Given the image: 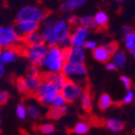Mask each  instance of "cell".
Segmentation results:
<instances>
[{
    "mask_svg": "<svg viewBox=\"0 0 135 135\" xmlns=\"http://www.w3.org/2000/svg\"><path fill=\"white\" fill-rule=\"evenodd\" d=\"M65 62V50L61 49L59 45L49 46L40 65L42 76L45 74L61 73Z\"/></svg>",
    "mask_w": 135,
    "mask_h": 135,
    "instance_id": "1",
    "label": "cell"
},
{
    "mask_svg": "<svg viewBox=\"0 0 135 135\" xmlns=\"http://www.w3.org/2000/svg\"><path fill=\"white\" fill-rule=\"evenodd\" d=\"M23 42V38L16 31L14 26L0 27V49L16 47Z\"/></svg>",
    "mask_w": 135,
    "mask_h": 135,
    "instance_id": "2",
    "label": "cell"
},
{
    "mask_svg": "<svg viewBox=\"0 0 135 135\" xmlns=\"http://www.w3.org/2000/svg\"><path fill=\"white\" fill-rule=\"evenodd\" d=\"M46 17V13L43 9L35 5L23 6L16 14L17 21H30L41 24Z\"/></svg>",
    "mask_w": 135,
    "mask_h": 135,
    "instance_id": "3",
    "label": "cell"
},
{
    "mask_svg": "<svg viewBox=\"0 0 135 135\" xmlns=\"http://www.w3.org/2000/svg\"><path fill=\"white\" fill-rule=\"evenodd\" d=\"M59 93H60V91L57 89V87L51 81L43 79L35 97H37V99L41 103L45 104L46 106H49Z\"/></svg>",
    "mask_w": 135,
    "mask_h": 135,
    "instance_id": "4",
    "label": "cell"
},
{
    "mask_svg": "<svg viewBox=\"0 0 135 135\" xmlns=\"http://www.w3.org/2000/svg\"><path fill=\"white\" fill-rule=\"evenodd\" d=\"M84 92L85 91H84V88L81 83L67 79V81L63 85L62 89L60 93L64 97L67 103H74L77 100L80 99L81 95H83Z\"/></svg>",
    "mask_w": 135,
    "mask_h": 135,
    "instance_id": "5",
    "label": "cell"
},
{
    "mask_svg": "<svg viewBox=\"0 0 135 135\" xmlns=\"http://www.w3.org/2000/svg\"><path fill=\"white\" fill-rule=\"evenodd\" d=\"M48 46L45 44L36 45H28L25 46L24 54L27 57V61L31 63V65L40 67L41 62L43 61L44 57L47 52Z\"/></svg>",
    "mask_w": 135,
    "mask_h": 135,
    "instance_id": "6",
    "label": "cell"
},
{
    "mask_svg": "<svg viewBox=\"0 0 135 135\" xmlns=\"http://www.w3.org/2000/svg\"><path fill=\"white\" fill-rule=\"evenodd\" d=\"M61 74L67 79L74 80L80 83L81 80H84L87 76V68L84 64L74 65L71 63L65 62L61 70Z\"/></svg>",
    "mask_w": 135,
    "mask_h": 135,
    "instance_id": "7",
    "label": "cell"
},
{
    "mask_svg": "<svg viewBox=\"0 0 135 135\" xmlns=\"http://www.w3.org/2000/svg\"><path fill=\"white\" fill-rule=\"evenodd\" d=\"M54 19L52 17H45L44 21L40 24V27L39 30L43 35L45 44L49 46H54V45H58L56 39L54 38L53 35V27H54Z\"/></svg>",
    "mask_w": 135,
    "mask_h": 135,
    "instance_id": "8",
    "label": "cell"
},
{
    "mask_svg": "<svg viewBox=\"0 0 135 135\" xmlns=\"http://www.w3.org/2000/svg\"><path fill=\"white\" fill-rule=\"evenodd\" d=\"M71 26L64 19H58L55 21L53 27V35L57 43H60L71 35Z\"/></svg>",
    "mask_w": 135,
    "mask_h": 135,
    "instance_id": "9",
    "label": "cell"
},
{
    "mask_svg": "<svg viewBox=\"0 0 135 135\" xmlns=\"http://www.w3.org/2000/svg\"><path fill=\"white\" fill-rule=\"evenodd\" d=\"M65 59L66 62L74 64V65L84 64L86 59L85 49L83 47L72 46L69 49L65 50Z\"/></svg>",
    "mask_w": 135,
    "mask_h": 135,
    "instance_id": "10",
    "label": "cell"
},
{
    "mask_svg": "<svg viewBox=\"0 0 135 135\" xmlns=\"http://www.w3.org/2000/svg\"><path fill=\"white\" fill-rule=\"evenodd\" d=\"M89 36V30L84 28L81 26L75 27L74 29L71 31V42H72V46H77V47H83L84 43L87 41Z\"/></svg>",
    "mask_w": 135,
    "mask_h": 135,
    "instance_id": "11",
    "label": "cell"
},
{
    "mask_svg": "<svg viewBox=\"0 0 135 135\" xmlns=\"http://www.w3.org/2000/svg\"><path fill=\"white\" fill-rule=\"evenodd\" d=\"M22 80L26 88V94L35 95L41 83H42V81H43V78L26 75L25 77L22 78Z\"/></svg>",
    "mask_w": 135,
    "mask_h": 135,
    "instance_id": "12",
    "label": "cell"
},
{
    "mask_svg": "<svg viewBox=\"0 0 135 135\" xmlns=\"http://www.w3.org/2000/svg\"><path fill=\"white\" fill-rule=\"evenodd\" d=\"M14 27H15L16 31L18 32L19 35L22 38H24V37L28 35V34L39 30L40 24L30 22V21H17Z\"/></svg>",
    "mask_w": 135,
    "mask_h": 135,
    "instance_id": "13",
    "label": "cell"
},
{
    "mask_svg": "<svg viewBox=\"0 0 135 135\" xmlns=\"http://www.w3.org/2000/svg\"><path fill=\"white\" fill-rule=\"evenodd\" d=\"M19 58V51L16 47H11L2 49L1 59L3 64H9L16 61Z\"/></svg>",
    "mask_w": 135,
    "mask_h": 135,
    "instance_id": "14",
    "label": "cell"
},
{
    "mask_svg": "<svg viewBox=\"0 0 135 135\" xmlns=\"http://www.w3.org/2000/svg\"><path fill=\"white\" fill-rule=\"evenodd\" d=\"M93 57L99 62H108L112 58V54L106 45H99L93 51Z\"/></svg>",
    "mask_w": 135,
    "mask_h": 135,
    "instance_id": "15",
    "label": "cell"
},
{
    "mask_svg": "<svg viewBox=\"0 0 135 135\" xmlns=\"http://www.w3.org/2000/svg\"><path fill=\"white\" fill-rule=\"evenodd\" d=\"M42 78H43V79H45V80L51 81L60 92L62 89L63 85L67 81V79L61 73H59V74H45L43 75Z\"/></svg>",
    "mask_w": 135,
    "mask_h": 135,
    "instance_id": "16",
    "label": "cell"
},
{
    "mask_svg": "<svg viewBox=\"0 0 135 135\" xmlns=\"http://www.w3.org/2000/svg\"><path fill=\"white\" fill-rule=\"evenodd\" d=\"M23 43L25 44L26 46H28V45H42V44H45V41H44L43 35L40 32V30H37L24 37Z\"/></svg>",
    "mask_w": 135,
    "mask_h": 135,
    "instance_id": "17",
    "label": "cell"
},
{
    "mask_svg": "<svg viewBox=\"0 0 135 135\" xmlns=\"http://www.w3.org/2000/svg\"><path fill=\"white\" fill-rule=\"evenodd\" d=\"M127 61H128L127 54L124 51H121V50H117L115 53L112 55V58H110V61H113L117 66V68H121L126 65Z\"/></svg>",
    "mask_w": 135,
    "mask_h": 135,
    "instance_id": "18",
    "label": "cell"
},
{
    "mask_svg": "<svg viewBox=\"0 0 135 135\" xmlns=\"http://www.w3.org/2000/svg\"><path fill=\"white\" fill-rule=\"evenodd\" d=\"M105 126L112 132H120L124 129V123L117 118H110L106 121Z\"/></svg>",
    "mask_w": 135,
    "mask_h": 135,
    "instance_id": "19",
    "label": "cell"
},
{
    "mask_svg": "<svg viewBox=\"0 0 135 135\" xmlns=\"http://www.w3.org/2000/svg\"><path fill=\"white\" fill-rule=\"evenodd\" d=\"M79 26L83 27L87 30H93V29H95L97 27L95 25L94 16L91 15H84L79 17Z\"/></svg>",
    "mask_w": 135,
    "mask_h": 135,
    "instance_id": "20",
    "label": "cell"
},
{
    "mask_svg": "<svg viewBox=\"0 0 135 135\" xmlns=\"http://www.w3.org/2000/svg\"><path fill=\"white\" fill-rule=\"evenodd\" d=\"M67 107H61V108H54V107H52V108L49 109L47 113V116L49 117L50 119H53V120H59L60 118H61L62 116L66 114L67 113Z\"/></svg>",
    "mask_w": 135,
    "mask_h": 135,
    "instance_id": "21",
    "label": "cell"
},
{
    "mask_svg": "<svg viewBox=\"0 0 135 135\" xmlns=\"http://www.w3.org/2000/svg\"><path fill=\"white\" fill-rule=\"evenodd\" d=\"M94 19H95L97 27H106L109 22L108 14H107L105 11H97V13L95 14V16H94Z\"/></svg>",
    "mask_w": 135,
    "mask_h": 135,
    "instance_id": "22",
    "label": "cell"
},
{
    "mask_svg": "<svg viewBox=\"0 0 135 135\" xmlns=\"http://www.w3.org/2000/svg\"><path fill=\"white\" fill-rule=\"evenodd\" d=\"M98 108L102 110H106L113 105V99L108 94H102L98 99Z\"/></svg>",
    "mask_w": 135,
    "mask_h": 135,
    "instance_id": "23",
    "label": "cell"
},
{
    "mask_svg": "<svg viewBox=\"0 0 135 135\" xmlns=\"http://www.w3.org/2000/svg\"><path fill=\"white\" fill-rule=\"evenodd\" d=\"M81 107L85 112H90L93 108V99L89 92H84L80 97Z\"/></svg>",
    "mask_w": 135,
    "mask_h": 135,
    "instance_id": "24",
    "label": "cell"
},
{
    "mask_svg": "<svg viewBox=\"0 0 135 135\" xmlns=\"http://www.w3.org/2000/svg\"><path fill=\"white\" fill-rule=\"evenodd\" d=\"M124 45L128 51L131 52L135 49V31L131 32L124 38Z\"/></svg>",
    "mask_w": 135,
    "mask_h": 135,
    "instance_id": "25",
    "label": "cell"
},
{
    "mask_svg": "<svg viewBox=\"0 0 135 135\" xmlns=\"http://www.w3.org/2000/svg\"><path fill=\"white\" fill-rule=\"evenodd\" d=\"M89 129H90V125L88 124L87 122L80 121L78 122L77 124L74 126L73 131L78 135H83L86 134L89 131Z\"/></svg>",
    "mask_w": 135,
    "mask_h": 135,
    "instance_id": "26",
    "label": "cell"
},
{
    "mask_svg": "<svg viewBox=\"0 0 135 135\" xmlns=\"http://www.w3.org/2000/svg\"><path fill=\"white\" fill-rule=\"evenodd\" d=\"M66 104H67V102L64 99V97L61 95V93H59L57 97L53 99V101L51 102L49 107L50 108H52V107H54V108H61V107H65Z\"/></svg>",
    "mask_w": 135,
    "mask_h": 135,
    "instance_id": "27",
    "label": "cell"
},
{
    "mask_svg": "<svg viewBox=\"0 0 135 135\" xmlns=\"http://www.w3.org/2000/svg\"><path fill=\"white\" fill-rule=\"evenodd\" d=\"M15 113H16V116L18 117V119L20 120H24L27 118V107L25 106L24 103H19L15 109Z\"/></svg>",
    "mask_w": 135,
    "mask_h": 135,
    "instance_id": "28",
    "label": "cell"
},
{
    "mask_svg": "<svg viewBox=\"0 0 135 135\" xmlns=\"http://www.w3.org/2000/svg\"><path fill=\"white\" fill-rule=\"evenodd\" d=\"M27 116H29L32 119H38L41 115L40 109L35 105H30V106L27 107Z\"/></svg>",
    "mask_w": 135,
    "mask_h": 135,
    "instance_id": "29",
    "label": "cell"
},
{
    "mask_svg": "<svg viewBox=\"0 0 135 135\" xmlns=\"http://www.w3.org/2000/svg\"><path fill=\"white\" fill-rule=\"evenodd\" d=\"M40 131L43 134H46V135H49L52 134V133H54L55 131H56V128H55V126L51 123H45V124H42L39 128Z\"/></svg>",
    "mask_w": 135,
    "mask_h": 135,
    "instance_id": "30",
    "label": "cell"
},
{
    "mask_svg": "<svg viewBox=\"0 0 135 135\" xmlns=\"http://www.w3.org/2000/svg\"><path fill=\"white\" fill-rule=\"evenodd\" d=\"M135 100V92L131 89V90H128L127 93L125 94V95L123 97V99H122V102L124 104H131Z\"/></svg>",
    "mask_w": 135,
    "mask_h": 135,
    "instance_id": "31",
    "label": "cell"
},
{
    "mask_svg": "<svg viewBox=\"0 0 135 135\" xmlns=\"http://www.w3.org/2000/svg\"><path fill=\"white\" fill-rule=\"evenodd\" d=\"M67 1L72 11L76 9H79V8H81L86 4L85 0H67Z\"/></svg>",
    "mask_w": 135,
    "mask_h": 135,
    "instance_id": "32",
    "label": "cell"
},
{
    "mask_svg": "<svg viewBox=\"0 0 135 135\" xmlns=\"http://www.w3.org/2000/svg\"><path fill=\"white\" fill-rule=\"evenodd\" d=\"M58 45L63 50H67V49H69L70 47H72L71 37L69 36V37H67L66 39H64V40H62L61 42H60V43L58 44Z\"/></svg>",
    "mask_w": 135,
    "mask_h": 135,
    "instance_id": "33",
    "label": "cell"
},
{
    "mask_svg": "<svg viewBox=\"0 0 135 135\" xmlns=\"http://www.w3.org/2000/svg\"><path fill=\"white\" fill-rule=\"evenodd\" d=\"M66 21L70 26H73L74 27L79 26V17H78L77 15H74V14H69L66 18Z\"/></svg>",
    "mask_w": 135,
    "mask_h": 135,
    "instance_id": "34",
    "label": "cell"
},
{
    "mask_svg": "<svg viewBox=\"0 0 135 135\" xmlns=\"http://www.w3.org/2000/svg\"><path fill=\"white\" fill-rule=\"evenodd\" d=\"M27 75L35 76V77H42V71H41L40 67L31 65L29 66L28 70H27Z\"/></svg>",
    "mask_w": 135,
    "mask_h": 135,
    "instance_id": "35",
    "label": "cell"
},
{
    "mask_svg": "<svg viewBox=\"0 0 135 135\" xmlns=\"http://www.w3.org/2000/svg\"><path fill=\"white\" fill-rule=\"evenodd\" d=\"M97 46H98V45H97V41H95V40H87L85 43H84L83 48H84V49H88V50H92V51H94V50H95Z\"/></svg>",
    "mask_w": 135,
    "mask_h": 135,
    "instance_id": "36",
    "label": "cell"
},
{
    "mask_svg": "<svg viewBox=\"0 0 135 135\" xmlns=\"http://www.w3.org/2000/svg\"><path fill=\"white\" fill-rule=\"evenodd\" d=\"M9 93L8 91H1L0 92V105H5L9 101Z\"/></svg>",
    "mask_w": 135,
    "mask_h": 135,
    "instance_id": "37",
    "label": "cell"
},
{
    "mask_svg": "<svg viewBox=\"0 0 135 135\" xmlns=\"http://www.w3.org/2000/svg\"><path fill=\"white\" fill-rule=\"evenodd\" d=\"M120 80H121L122 84L126 88L127 90H131V79L127 76H121L120 77Z\"/></svg>",
    "mask_w": 135,
    "mask_h": 135,
    "instance_id": "38",
    "label": "cell"
},
{
    "mask_svg": "<svg viewBox=\"0 0 135 135\" xmlns=\"http://www.w3.org/2000/svg\"><path fill=\"white\" fill-rule=\"evenodd\" d=\"M16 88L18 90L19 93L21 94H26V88L25 85H24V82H23L22 79H19L18 80L16 81Z\"/></svg>",
    "mask_w": 135,
    "mask_h": 135,
    "instance_id": "39",
    "label": "cell"
},
{
    "mask_svg": "<svg viewBox=\"0 0 135 135\" xmlns=\"http://www.w3.org/2000/svg\"><path fill=\"white\" fill-rule=\"evenodd\" d=\"M106 46H107V48L109 49V51L110 52V54H112V55H113V53H115V52L118 50V45H117L116 43H113V42L107 44Z\"/></svg>",
    "mask_w": 135,
    "mask_h": 135,
    "instance_id": "40",
    "label": "cell"
},
{
    "mask_svg": "<svg viewBox=\"0 0 135 135\" xmlns=\"http://www.w3.org/2000/svg\"><path fill=\"white\" fill-rule=\"evenodd\" d=\"M60 9L62 12H64V13H67V12H70V11H72L71 8H70L69 4H68V1H63L61 4V6H60Z\"/></svg>",
    "mask_w": 135,
    "mask_h": 135,
    "instance_id": "41",
    "label": "cell"
},
{
    "mask_svg": "<svg viewBox=\"0 0 135 135\" xmlns=\"http://www.w3.org/2000/svg\"><path fill=\"white\" fill-rule=\"evenodd\" d=\"M106 69L109 70V71H115V70H117L118 68H117V66L115 65L113 61H110L106 63Z\"/></svg>",
    "mask_w": 135,
    "mask_h": 135,
    "instance_id": "42",
    "label": "cell"
},
{
    "mask_svg": "<svg viewBox=\"0 0 135 135\" xmlns=\"http://www.w3.org/2000/svg\"><path fill=\"white\" fill-rule=\"evenodd\" d=\"M122 31H123V33H124V35L126 36V35H128V34H129L131 32H132V29H131V27H129V26L128 25H125L123 26V27H122Z\"/></svg>",
    "mask_w": 135,
    "mask_h": 135,
    "instance_id": "43",
    "label": "cell"
},
{
    "mask_svg": "<svg viewBox=\"0 0 135 135\" xmlns=\"http://www.w3.org/2000/svg\"><path fill=\"white\" fill-rule=\"evenodd\" d=\"M5 74V66L3 63H0V79L4 76Z\"/></svg>",
    "mask_w": 135,
    "mask_h": 135,
    "instance_id": "44",
    "label": "cell"
},
{
    "mask_svg": "<svg viewBox=\"0 0 135 135\" xmlns=\"http://www.w3.org/2000/svg\"><path fill=\"white\" fill-rule=\"evenodd\" d=\"M131 55H132V57H133V59H135V49L133 50L132 52H131Z\"/></svg>",
    "mask_w": 135,
    "mask_h": 135,
    "instance_id": "45",
    "label": "cell"
},
{
    "mask_svg": "<svg viewBox=\"0 0 135 135\" xmlns=\"http://www.w3.org/2000/svg\"><path fill=\"white\" fill-rule=\"evenodd\" d=\"M1 52H2V50L0 49V63H2V59H1Z\"/></svg>",
    "mask_w": 135,
    "mask_h": 135,
    "instance_id": "46",
    "label": "cell"
},
{
    "mask_svg": "<svg viewBox=\"0 0 135 135\" xmlns=\"http://www.w3.org/2000/svg\"><path fill=\"white\" fill-rule=\"evenodd\" d=\"M116 2H117V3H123L124 1H123V0H117Z\"/></svg>",
    "mask_w": 135,
    "mask_h": 135,
    "instance_id": "47",
    "label": "cell"
},
{
    "mask_svg": "<svg viewBox=\"0 0 135 135\" xmlns=\"http://www.w3.org/2000/svg\"><path fill=\"white\" fill-rule=\"evenodd\" d=\"M1 123H2V121H1V117H0V126H1Z\"/></svg>",
    "mask_w": 135,
    "mask_h": 135,
    "instance_id": "48",
    "label": "cell"
},
{
    "mask_svg": "<svg viewBox=\"0 0 135 135\" xmlns=\"http://www.w3.org/2000/svg\"><path fill=\"white\" fill-rule=\"evenodd\" d=\"M134 135H135V133H134Z\"/></svg>",
    "mask_w": 135,
    "mask_h": 135,
    "instance_id": "49",
    "label": "cell"
}]
</instances>
